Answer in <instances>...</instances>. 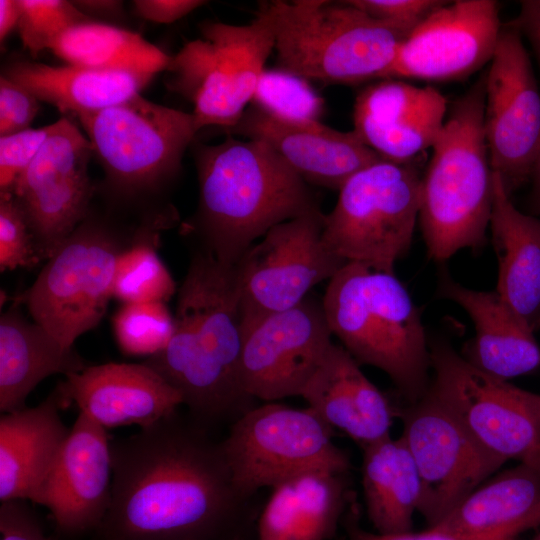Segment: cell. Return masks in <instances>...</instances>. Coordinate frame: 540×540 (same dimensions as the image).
I'll return each instance as SVG.
<instances>
[{
    "instance_id": "6da1fadb",
    "label": "cell",
    "mask_w": 540,
    "mask_h": 540,
    "mask_svg": "<svg viewBox=\"0 0 540 540\" xmlns=\"http://www.w3.org/2000/svg\"><path fill=\"white\" fill-rule=\"evenodd\" d=\"M112 489L94 540H234L245 504L221 442L178 412L111 439Z\"/></svg>"
},
{
    "instance_id": "7a4b0ae2",
    "label": "cell",
    "mask_w": 540,
    "mask_h": 540,
    "mask_svg": "<svg viewBox=\"0 0 540 540\" xmlns=\"http://www.w3.org/2000/svg\"><path fill=\"white\" fill-rule=\"evenodd\" d=\"M242 341L234 265L203 249L178 291L168 345L143 363L179 392L195 420L234 422L254 401L240 381Z\"/></svg>"
},
{
    "instance_id": "3957f363",
    "label": "cell",
    "mask_w": 540,
    "mask_h": 540,
    "mask_svg": "<svg viewBox=\"0 0 540 540\" xmlns=\"http://www.w3.org/2000/svg\"><path fill=\"white\" fill-rule=\"evenodd\" d=\"M195 148L196 230L223 264L235 265L273 226L320 210L308 183L263 141L229 135Z\"/></svg>"
},
{
    "instance_id": "277c9868",
    "label": "cell",
    "mask_w": 540,
    "mask_h": 540,
    "mask_svg": "<svg viewBox=\"0 0 540 540\" xmlns=\"http://www.w3.org/2000/svg\"><path fill=\"white\" fill-rule=\"evenodd\" d=\"M322 303L332 335L359 365L386 373L410 404L427 392L421 309L394 273L347 262L328 281Z\"/></svg>"
},
{
    "instance_id": "5b68a950",
    "label": "cell",
    "mask_w": 540,
    "mask_h": 540,
    "mask_svg": "<svg viewBox=\"0 0 540 540\" xmlns=\"http://www.w3.org/2000/svg\"><path fill=\"white\" fill-rule=\"evenodd\" d=\"M485 84L486 73L453 103L421 177L418 221L436 262L486 241L493 171L484 134Z\"/></svg>"
},
{
    "instance_id": "8992f818",
    "label": "cell",
    "mask_w": 540,
    "mask_h": 540,
    "mask_svg": "<svg viewBox=\"0 0 540 540\" xmlns=\"http://www.w3.org/2000/svg\"><path fill=\"white\" fill-rule=\"evenodd\" d=\"M277 68L307 81L356 84L388 79L412 29L372 18L348 1H263Z\"/></svg>"
},
{
    "instance_id": "52a82bcc",
    "label": "cell",
    "mask_w": 540,
    "mask_h": 540,
    "mask_svg": "<svg viewBox=\"0 0 540 540\" xmlns=\"http://www.w3.org/2000/svg\"><path fill=\"white\" fill-rule=\"evenodd\" d=\"M415 162H376L351 176L325 214L322 240L347 262L394 273L409 251L420 208Z\"/></svg>"
},
{
    "instance_id": "ba28073f",
    "label": "cell",
    "mask_w": 540,
    "mask_h": 540,
    "mask_svg": "<svg viewBox=\"0 0 540 540\" xmlns=\"http://www.w3.org/2000/svg\"><path fill=\"white\" fill-rule=\"evenodd\" d=\"M200 32V38L171 57L168 86L193 104L199 130L211 125L229 129L251 104L274 50V33L259 6L249 24L206 21Z\"/></svg>"
},
{
    "instance_id": "9c48e42d",
    "label": "cell",
    "mask_w": 540,
    "mask_h": 540,
    "mask_svg": "<svg viewBox=\"0 0 540 540\" xmlns=\"http://www.w3.org/2000/svg\"><path fill=\"white\" fill-rule=\"evenodd\" d=\"M123 238L111 227L84 220L51 255L30 288L15 298L34 322L64 347L102 320L111 297L120 253L143 231Z\"/></svg>"
},
{
    "instance_id": "30bf717a",
    "label": "cell",
    "mask_w": 540,
    "mask_h": 540,
    "mask_svg": "<svg viewBox=\"0 0 540 540\" xmlns=\"http://www.w3.org/2000/svg\"><path fill=\"white\" fill-rule=\"evenodd\" d=\"M332 431L309 407L265 402L244 412L221 441L241 497L248 501L262 488L309 471L347 473L349 458L334 443Z\"/></svg>"
},
{
    "instance_id": "8fae6325",
    "label": "cell",
    "mask_w": 540,
    "mask_h": 540,
    "mask_svg": "<svg viewBox=\"0 0 540 540\" xmlns=\"http://www.w3.org/2000/svg\"><path fill=\"white\" fill-rule=\"evenodd\" d=\"M429 349L435 398L487 451L540 474V395L485 373L445 341Z\"/></svg>"
},
{
    "instance_id": "7c38bea8",
    "label": "cell",
    "mask_w": 540,
    "mask_h": 540,
    "mask_svg": "<svg viewBox=\"0 0 540 540\" xmlns=\"http://www.w3.org/2000/svg\"><path fill=\"white\" fill-rule=\"evenodd\" d=\"M77 118L110 179L128 191L153 188L175 174L199 131L192 113L140 94Z\"/></svg>"
},
{
    "instance_id": "4fadbf2b",
    "label": "cell",
    "mask_w": 540,
    "mask_h": 540,
    "mask_svg": "<svg viewBox=\"0 0 540 540\" xmlns=\"http://www.w3.org/2000/svg\"><path fill=\"white\" fill-rule=\"evenodd\" d=\"M324 216L320 209L273 226L236 262L242 332L298 305L346 264L323 243Z\"/></svg>"
},
{
    "instance_id": "5bb4252c",
    "label": "cell",
    "mask_w": 540,
    "mask_h": 540,
    "mask_svg": "<svg viewBox=\"0 0 540 540\" xmlns=\"http://www.w3.org/2000/svg\"><path fill=\"white\" fill-rule=\"evenodd\" d=\"M397 415L421 480L418 512L429 528L506 462L482 447L429 390Z\"/></svg>"
},
{
    "instance_id": "9a60e30c",
    "label": "cell",
    "mask_w": 540,
    "mask_h": 540,
    "mask_svg": "<svg viewBox=\"0 0 540 540\" xmlns=\"http://www.w3.org/2000/svg\"><path fill=\"white\" fill-rule=\"evenodd\" d=\"M521 36L511 22L501 28L485 84L490 165L509 195L530 179L540 151V93Z\"/></svg>"
},
{
    "instance_id": "2e32d148",
    "label": "cell",
    "mask_w": 540,
    "mask_h": 540,
    "mask_svg": "<svg viewBox=\"0 0 540 540\" xmlns=\"http://www.w3.org/2000/svg\"><path fill=\"white\" fill-rule=\"evenodd\" d=\"M92 152L87 136L63 117L50 124L45 142L14 184L11 194L26 216L42 260L49 259L87 217Z\"/></svg>"
},
{
    "instance_id": "e0dca14e",
    "label": "cell",
    "mask_w": 540,
    "mask_h": 540,
    "mask_svg": "<svg viewBox=\"0 0 540 540\" xmlns=\"http://www.w3.org/2000/svg\"><path fill=\"white\" fill-rule=\"evenodd\" d=\"M242 335L241 385L264 402L301 396L333 344L322 300L312 296L260 319Z\"/></svg>"
},
{
    "instance_id": "ac0fdd59",
    "label": "cell",
    "mask_w": 540,
    "mask_h": 540,
    "mask_svg": "<svg viewBox=\"0 0 540 540\" xmlns=\"http://www.w3.org/2000/svg\"><path fill=\"white\" fill-rule=\"evenodd\" d=\"M501 28L499 4L494 0L445 2L401 44L388 79L467 77L491 61Z\"/></svg>"
},
{
    "instance_id": "d6986e66",
    "label": "cell",
    "mask_w": 540,
    "mask_h": 540,
    "mask_svg": "<svg viewBox=\"0 0 540 540\" xmlns=\"http://www.w3.org/2000/svg\"><path fill=\"white\" fill-rule=\"evenodd\" d=\"M107 430L79 412L34 503L46 507L65 537L94 533L111 499L113 469Z\"/></svg>"
},
{
    "instance_id": "ffe728a7",
    "label": "cell",
    "mask_w": 540,
    "mask_h": 540,
    "mask_svg": "<svg viewBox=\"0 0 540 540\" xmlns=\"http://www.w3.org/2000/svg\"><path fill=\"white\" fill-rule=\"evenodd\" d=\"M225 131L267 143L308 184L330 189L339 190L355 173L383 160L354 131L280 119L253 104Z\"/></svg>"
},
{
    "instance_id": "44dd1931",
    "label": "cell",
    "mask_w": 540,
    "mask_h": 540,
    "mask_svg": "<svg viewBox=\"0 0 540 540\" xmlns=\"http://www.w3.org/2000/svg\"><path fill=\"white\" fill-rule=\"evenodd\" d=\"M447 113L434 87L384 79L362 89L354 103V132L383 159L407 163L432 148Z\"/></svg>"
},
{
    "instance_id": "7402d4cb",
    "label": "cell",
    "mask_w": 540,
    "mask_h": 540,
    "mask_svg": "<svg viewBox=\"0 0 540 540\" xmlns=\"http://www.w3.org/2000/svg\"><path fill=\"white\" fill-rule=\"evenodd\" d=\"M57 387L65 408L75 404L106 430L149 427L183 404L179 392L143 362L87 366L65 376Z\"/></svg>"
},
{
    "instance_id": "603a6c76",
    "label": "cell",
    "mask_w": 540,
    "mask_h": 540,
    "mask_svg": "<svg viewBox=\"0 0 540 540\" xmlns=\"http://www.w3.org/2000/svg\"><path fill=\"white\" fill-rule=\"evenodd\" d=\"M301 397L332 429L344 432L362 449L389 437L398 414L354 358L335 343Z\"/></svg>"
},
{
    "instance_id": "cb8c5ba5",
    "label": "cell",
    "mask_w": 540,
    "mask_h": 540,
    "mask_svg": "<svg viewBox=\"0 0 540 540\" xmlns=\"http://www.w3.org/2000/svg\"><path fill=\"white\" fill-rule=\"evenodd\" d=\"M437 293L464 309L475 327L465 358L494 377L508 380L540 365V346L534 333L513 312L496 290L463 286L447 271L439 276Z\"/></svg>"
},
{
    "instance_id": "d4e9b609",
    "label": "cell",
    "mask_w": 540,
    "mask_h": 540,
    "mask_svg": "<svg viewBox=\"0 0 540 540\" xmlns=\"http://www.w3.org/2000/svg\"><path fill=\"white\" fill-rule=\"evenodd\" d=\"M64 408L56 386L37 406L1 415V502L34 503L70 431L61 418Z\"/></svg>"
},
{
    "instance_id": "484cf974",
    "label": "cell",
    "mask_w": 540,
    "mask_h": 540,
    "mask_svg": "<svg viewBox=\"0 0 540 540\" xmlns=\"http://www.w3.org/2000/svg\"><path fill=\"white\" fill-rule=\"evenodd\" d=\"M489 227L498 261L496 291L535 332L540 328V219L514 206L496 172Z\"/></svg>"
},
{
    "instance_id": "4316f807",
    "label": "cell",
    "mask_w": 540,
    "mask_h": 540,
    "mask_svg": "<svg viewBox=\"0 0 540 540\" xmlns=\"http://www.w3.org/2000/svg\"><path fill=\"white\" fill-rule=\"evenodd\" d=\"M345 474L314 470L272 488L257 540H330L349 502Z\"/></svg>"
},
{
    "instance_id": "83f0119b",
    "label": "cell",
    "mask_w": 540,
    "mask_h": 540,
    "mask_svg": "<svg viewBox=\"0 0 540 540\" xmlns=\"http://www.w3.org/2000/svg\"><path fill=\"white\" fill-rule=\"evenodd\" d=\"M88 365L45 328L23 317L17 306L0 318V411L26 407L34 388L51 375L68 376Z\"/></svg>"
},
{
    "instance_id": "f1b7e54d",
    "label": "cell",
    "mask_w": 540,
    "mask_h": 540,
    "mask_svg": "<svg viewBox=\"0 0 540 540\" xmlns=\"http://www.w3.org/2000/svg\"><path fill=\"white\" fill-rule=\"evenodd\" d=\"M3 76L24 87L38 100L78 117L140 94L154 75L72 64L50 66L18 61L9 65Z\"/></svg>"
},
{
    "instance_id": "f546056e",
    "label": "cell",
    "mask_w": 540,
    "mask_h": 540,
    "mask_svg": "<svg viewBox=\"0 0 540 540\" xmlns=\"http://www.w3.org/2000/svg\"><path fill=\"white\" fill-rule=\"evenodd\" d=\"M540 525V474L520 464L481 484L437 525V530L480 534Z\"/></svg>"
},
{
    "instance_id": "4dcf8cb0",
    "label": "cell",
    "mask_w": 540,
    "mask_h": 540,
    "mask_svg": "<svg viewBox=\"0 0 540 540\" xmlns=\"http://www.w3.org/2000/svg\"><path fill=\"white\" fill-rule=\"evenodd\" d=\"M362 488L376 533L412 531L422 486L414 460L401 437L391 436L363 449Z\"/></svg>"
},
{
    "instance_id": "1f68e13d",
    "label": "cell",
    "mask_w": 540,
    "mask_h": 540,
    "mask_svg": "<svg viewBox=\"0 0 540 540\" xmlns=\"http://www.w3.org/2000/svg\"><path fill=\"white\" fill-rule=\"evenodd\" d=\"M49 50L72 65L152 75L167 70L171 61L137 33L94 20L70 27Z\"/></svg>"
},
{
    "instance_id": "d6a6232c",
    "label": "cell",
    "mask_w": 540,
    "mask_h": 540,
    "mask_svg": "<svg viewBox=\"0 0 540 540\" xmlns=\"http://www.w3.org/2000/svg\"><path fill=\"white\" fill-rule=\"evenodd\" d=\"M158 229L146 226L118 257L113 297L123 304L166 303L176 291V283L156 250Z\"/></svg>"
},
{
    "instance_id": "836d02e7",
    "label": "cell",
    "mask_w": 540,
    "mask_h": 540,
    "mask_svg": "<svg viewBox=\"0 0 540 540\" xmlns=\"http://www.w3.org/2000/svg\"><path fill=\"white\" fill-rule=\"evenodd\" d=\"M116 342L127 355L151 357L168 345L174 315L164 302L123 304L112 318Z\"/></svg>"
},
{
    "instance_id": "e575fe53",
    "label": "cell",
    "mask_w": 540,
    "mask_h": 540,
    "mask_svg": "<svg viewBox=\"0 0 540 540\" xmlns=\"http://www.w3.org/2000/svg\"><path fill=\"white\" fill-rule=\"evenodd\" d=\"M251 104L289 121L320 122L325 109L324 99L309 81L277 67L263 71Z\"/></svg>"
},
{
    "instance_id": "d590c367",
    "label": "cell",
    "mask_w": 540,
    "mask_h": 540,
    "mask_svg": "<svg viewBox=\"0 0 540 540\" xmlns=\"http://www.w3.org/2000/svg\"><path fill=\"white\" fill-rule=\"evenodd\" d=\"M21 17L18 32L23 46L36 57L70 27L92 20L72 2L64 0H18Z\"/></svg>"
},
{
    "instance_id": "8d00e7d4",
    "label": "cell",
    "mask_w": 540,
    "mask_h": 540,
    "mask_svg": "<svg viewBox=\"0 0 540 540\" xmlns=\"http://www.w3.org/2000/svg\"><path fill=\"white\" fill-rule=\"evenodd\" d=\"M26 216L10 193H0V271L31 268L41 261Z\"/></svg>"
},
{
    "instance_id": "74e56055",
    "label": "cell",
    "mask_w": 540,
    "mask_h": 540,
    "mask_svg": "<svg viewBox=\"0 0 540 540\" xmlns=\"http://www.w3.org/2000/svg\"><path fill=\"white\" fill-rule=\"evenodd\" d=\"M50 132V125L0 137V193H10Z\"/></svg>"
},
{
    "instance_id": "f35d334b",
    "label": "cell",
    "mask_w": 540,
    "mask_h": 540,
    "mask_svg": "<svg viewBox=\"0 0 540 540\" xmlns=\"http://www.w3.org/2000/svg\"><path fill=\"white\" fill-rule=\"evenodd\" d=\"M372 18L414 29L445 1L438 0H349Z\"/></svg>"
},
{
    "instance_id": "ab89813d",
    "label": "cell",
    "mask_w": 540,
    "mask_h": 540,
    "mask_svg": "<svg viewBox=\"0 0 540 540\" xmlns=\"http://www.w3.org/2000/svg\"><path fill=\"white\" fill-rule=\"evenodd\" d=\"M39 109V100L21 85L0 78V136L30 128Z\"/></svg>"
},
{
    "instance_id": "60d3db41",
    "label": "cell",
    "mask_w": 540,
    "mask_h": 540,
    "mask_svg": "<svg viewBox=\"0 0 540 540\" xmlns=\"http://www.w3.org/2000/svg\"><path fill=\"white\" fill-rule=\"evenodd\" d=\"M0 540H55L27 501L12 500L0 505Z\"/></svg>"
},
{
    "instance_id": "b9f144b4",
    "label": "cell",
    "mask_w": 540,
    "mask_h": 540,
    "mask_svg": "<svg viewBox=\"0 0 540 540\" xmlns=\"http://www.w3.org/2000/svg\"><path fill=\"white\" fill-rule=\"evenodd\" d=\"M206 3L203 0H135L133 7L135 13L147 21L169 24Z\"/></svg>"
},
{
    "instance_id": "7bdbcfd3",
    "label": "cell",
    "mask_w": 540,
    "mask_h": 540,
    "mask_svg": "<svg viewBox=\"0 0 540 540\" xmlns=\"http://www.w3.org/2000/svg\"><path fill=\"white\" fill-rule=\"evenodd\" d=\"M531 43L540 65V0L520 2V11L511 22Z\"/></svg>"
},
{
    "instance_id": "ee69618b",
    "label": "cell",
    "mask_w": 540,
    "mask_h": 540,
    "mask_svg": "<svg viewBox=\"0 0 540 540\" xmlns=\"http://www.w3.org/2000/svg\"><path fill=\"white\" fill-rule=\"evenodd\" d=\"M21 8L18 0L0 1V40L7 38L9 33L18 27Z\"/></svg>"
},
{
    "instance_id": "f6af8a7d",
    "label": "cell",
    "mask_w": 540,
    "mask_h": 540,
    "mask_svg": "<svg viewBox=\"0 0 540 540\" xmlns=\"http://www.w3.org/2000/svg\"><path fill=\"white\" fill-rule=\"evenodd\" d=\"M72 3L87 16H89L88 14H95L101 16L116 15L121 12L122 7L121 1L110 0H84L73 1Z\"/></svg>"
},
{
    "instance_id": "bcb514c9",
    "label": "cell",
    "mask_w": 540,
    "mask_h": 540,
    "mask_svg": "<svg viewBox=\"0 0 540 540\" xmlns=\"http://www.w3.org/2000/svg\"><path fill=\"white\" fill-rule=\"evenodd\" d=\"M532 193H531V208L534 212L540 213V151L534 162L531 177Z\"/></svg>"
},
{
    "instance_id": "7dc6e473",
    "label": "cell",
    "mask_w": 540,
    "mask_h": 540,
    "mask_svg": "<svg viewBox=\"0 0 540 540\" xmlns=\"http://www.w3.org/2000/svg\"><path fill=\"white\" fill-rule=\"evenodd\" d=\"M501 540H515V537H508V538H504V539H501Z\"/></svg>"
},
{
    "instance_id": "c3c4849f",
    "label": "cell",
    "mask_w": 540,
    "mask_h": 540,
    "mask_svg": "<svg viewBox=\"0 0 540 540\" xmlns=\"http://www.w3.org/2000/svg\"><path fill=\"white\" fill-rule=\"evenodd\" d=\"M534 540H540V534Z\"/></svg>"
},
{
    "instance_id": "681fc988",
    "label": "cell",
    "mask_w": 540,
    "mask_h": 540,
    "mask_svg": "<svg viewBox=\"0 0 540 540\" xmlns=\"http://www.w3.org/2000/svg\"><path fill=\"white\" fill-rule=\"evenodd\" d=\"M234 540H243V538H242V537H239V538H236V539H234Z\"/></svg>"
}]
</instances>
